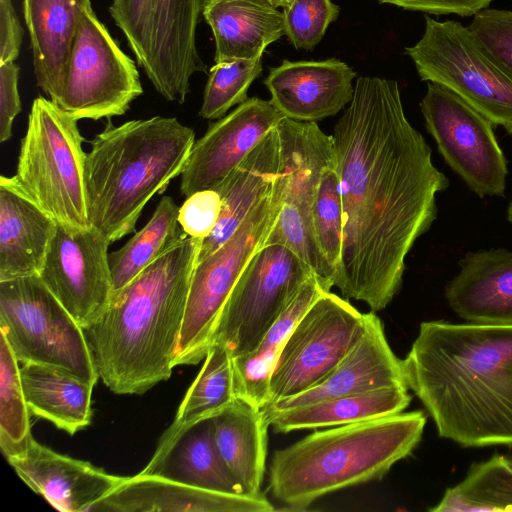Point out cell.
<instances>
[{"label":"cell","instance_id":"cell-1","mask_svg":"<svg viewBox=\"0 0 512 512\" xmlns=\"http://www.w3.org/2000/svg\"><path fill=\"white\" fill-rule=\"evenodd\" d=\"M333 139L343 209L335 286L380 311L398 293L406 256L436 219V195L449 180L408 121L393 79L357 78Z\"/></svg>","mask_w":512,"mask_h":512},{"label":"cell","instance_id":"cell-2","mask_svg":"<svg viewBox=\"0 0 512 512\" xmlns=\"http://www.w3.org/2000/svg\"><path fill=\"white\" fill-rule=\"evenodd\" d=\"M401 366L440 437L512 446V325L422 322Z\"/></svg>","mask_w":512,"mask_h":512},{"label":"cell","instance_id":"cell-3","mask_svg":"<svg viewBox=\"0 0 512 512\" xmlns=\"http://www.w3.org/2000/svg\"><path fill=\"white\" fill-rule=\"evenodd\" d=\"M202 240L186 237L122 289L84 329L99 378L115 394H143L172 373Z\"/></svg>","mask_w":512,"mask_h":512},{"label":"cell","instance_id":"cell-4","mask_svg":"<svg viewBox=\"0 0 512 512\" xmlns=\"http://www.w3.org/2000/svg\"><path fill=\"white\" fill-rule=\"evenodd\" d=\"M194 130L175 117L154 116L105 128L90 142L84 181L90 227L110 243L135 231L148 201L181 175Z\"/></svg>","mask_w":512,"mask_h":512},{"label":"cell","instance_id":"cell-5","mask_svg":"<svg viewBox=\"0 0 512 512\" xmlns=\"http://www.w3.org/2000/svg\"><path fill=\"white\" fill-rule=\"evenodd\" d=\"M426 424L422 411L401 412L315 431L276 450L269 465V490L290 509L383 478L412 453Z\"/></svg>","mask_w":512,"mask_h":512},{"label":"cell","instance_id":"cell-6","mask_svg":"<svg viewBox=\"0 0 512 512\" xmlns=\"http://www.w3.org/2000/svg\"><path fill=\"white\" fill-rule=\"evenodd\" d=\"M77 122L50 99L35 98L12 178L56 223L84 229L90 227L84 181L87 153Z\"/></svg>","mask_w":512,"mask_h":512},{"label":"cell","instance_id":"cell-7","mask_svg":"<svg viewBox=\"0 0 512 512\" xmlns=\"http://www.w3.org/2000/svg\"><path fill=\"white\" fill-rule=\"evenodd\" d=\"M285 190L286 178L280 170L272 190L251 209L235 233L196 263L173 368L195 365L207 355L220 312L246 265L265 245L283 206Z\"/></svg>","mask_w":512,"mask_h":512},{"label":"cell","instance_id":"cell-8","mask_svg":"<svg viewBox=\"0 0 512 512\" xmlns=\"http://www.w3.org/2000/svg\"><path fill=\"white\" fill-rule=\"evenodd\" d=\"M0 333L22 364L53 367L93 386L99 379L84 329L38 275L0 281Z\"/></svg>","mask_w":512,"mask_h":512},{"label":"cell","instance_id":"cell-9","mask_svg":"<svg viewBox=\"0 0 512 512\" xmlns=\"http://www.w3.org/2000/svg\"><path fill=\"white\" fill-rule=\"evenodd\" d=\"M422 81L447 87L512 136V75L467 26L425 16L420 40L406 47Z\"/></svg>","mask_w":512,"mask_h":512},{"label":"cell","instance_id":"cell-10","mask_svg":"<svg viewBox=\"0 0 512 512\" xmlns=\"http://www.w3.org/2000/svg\"><path fill=\"white\" fill-rule=\"evenodd\" d=\"M313 275L310 266L287 247L265 244L230 292L211 346L222 345L232 358L253 351Z\"/></svg>","mask_w":512,"mask_h":512},{"label":"cell","instance_id":"cell-11","mask_svg":"<svg viewBox=\"0 0 512 512\" xmlns=\"http://www.w3.org/2000/svg\"><path fill=\"white\" fill-rule=\"evenodd\" d=\"M142 93L135 61L93 8L84 10L54 104L77 120L111 119L125 114Z\"/></svg>","mask_w":512,"mask_h":512},{"label":"cell","instance_id":"cell-12","mask_svg":"<svg viewBox=\"0 0 512 512\" xmlns=\"http://www.w3.org/2000/svg\"><path fill=\"white\" fill-rule=\"evenodd\" d=\"M367 315L348 299L323 292L285 341L269 383L268 403L295 396L323 380L366 329Z\"/></svg>","mask_w":512,"mask_h":512},{"label":"cell","instance_id":"cell-13","mask_svg":"<svg viewBox=\"0 0 512 512\" xmlns=\"http://www.w3.org/2000/svg\"><path fill=\"white\" fill-rule=\"evenodd\" d=\"M425 127L446 164L480 198L504 197L507 160L495 125L447 87L427 82L420 102Z\"/></svg>","mask_w":512,"mask_h":512},{"label":"cell","instance_id":"cell-14","mask_svg":"<svg viewBox=\"0 0 512 512\" xmlns=\"http://www.w3.org/2000/svg\"><path fill=\"white\" fill-rule=\"evenodd\" d=\"M110 241L96 229L56 223L38 276L83 329L107 308L113 284Z\"/></svg>","mask_w":512,"mask_h":512},{"label":"cell","instance_id":"cell-15","mask_svg":"<svg viewBox=\"0 0 512 512\" xmlns=\"http://www.w3.org/2000/svg\"><path fill=\"white\" fill-rule=\"evenodd\" d=\"M204 1L153 0L139 67L167 101L183 104L193 75L207 72L196 44Z\"/></svg>","mask_w":512,"mask_h":512},{"label":"cell","instance_id":"cell-16","mask_svg":"<svg viewBox=\"0 0 512 512\" xmlns=\"http://www.w3.org/2000/svg\"><path fill=\"white\" fill-rule=\"evenodd\" d=\"M283 118L271 101L252 97L210 124L181 173L182 195L217 187Z\"/></svg>","mask_w":512,"mask_h":512},{"label":"cell","instance_id":"cell-17","mask_svg":"<svg viewBox=\"0 0 512 512\" xmlns=\"http://www.w3.org/2000/svg\"><path fill=\"white\" fill-rule=\"evenodd\" d=\"M0 446L17 475L59 511L90 512L125 479L59 454L38 443L31 433L19 443Z\"/></svg>","mask_w":512,"mask_h":512},{"label":"cell","instance_id":"cell-18","mask_svg":"<svg viewBox=\"0 0 512 512\" xmlns=\"http://www.w3.org/2000/svg\"><path fill=\"white\" fill-rule=\"evenodd\" d=\"M356 72L336 58L289 61L270 68L264 84L285 118L317 122L336 115L354 95Z\"/></svg>","mask_w":512,"mask_h":512},{"label":"cell","instance_id":"cell-19","mask_svg":"<svg viewBox=\"0 0 512 512\" xmlns=\"http://www.w3.org/2000/svg\"><path fill=\"white\" fill-rule=\"evenodd\" d=\"M275 507L261 495L208 490L158 475L138 473L125 477L90 512H272Z\"/></svg>","mask_w":512,"mask_h":512},{"label":"cell","instance_id":"cell-20","mask_svg":"<svg viewBox=\"0 0 512 512\" xmlns=\"http://www.w3.org/2000/svg\"><path fill=\"white\" fill-rule=\"evenodd\" d=\"M366 315L365 332L323 380L300 394L262 408L279 410L386 387H407L401 359L388 344L380 318L373 311Z\"/></svg>","mask_w":512,"mask_h":512},{"label":"cell","instance_id":"cell-21","mask_svg":"<svg viewBox=\"0 0 512 512\" xmlns=\"http://www.w3.org/2000/svg\"><path fill=\"white\" fill-rule=\"evenodd\" d=\"M447 283L449 307L468 323L512 325V250L468 252Z\"/></svg>","mask_w":512,"mask_h":512},{"label":"cell","instance_id":"cell-22","mask_svg":"<svg viewBox=\"0 0 512 512\" xmlns=\"http://www.w3.org/2000/svg\"><path fill=\"white\" fill-rule=\"evenodd\" d=\"M91 0H23L37 86L51 102L59 96L84 10Z\"/></svg>","mask_w":512,"mask_h":512},{"label":"cell","instance_id":"cell-23","mask_svg":"<svg viewBox=\"0 0 512 512\" xmlns=\"http://www.w3.org/2000/svg\"><path fill=\"white\" fill-rule=\"evenodd\" d=\"M56 222L16 185L0 177V281L38 275Z\"/></svg>","mask_w":512,"mask_h":512},{"label":"cell","instance_id":"cell-24","mask_svg":"<svg viewBox=\"0 0 512 512\" xmlns=\"http://www.w3.org/2000/svg\"><path fill=\"white\" fill-rule=\"evenodd\" d=\"M280 169V144L275 127L214 188L221 198V213L212 233L201 242L197 262L235 233L251 209L272 190Z\"/></svg>","mask_w":512,"mask_h":512},{"label":"cell","instance_id":"cell-25","mask_svg":"<svg viewBox=\"0 0 512 512\" xmlns=\"http://www.w3.org/2000/svg\"><path fill=\"white\" fill-rule=\"evenodd\" d=\"M202 17L214 37L215 62L262 57L284 35L283 13L264 0H205Z\"/></svg>","mask_w":512,"mask_h":512},{"label":"cell","instance_id":"cell-26","mask_svg":"<svg viewBox=\"0 0 512 512\" xmlns=\"http://www.w3.org/2000/svg\"><path fill=\"white\" fill-rule=\"evenodd\" d=\"M140 473L208 490L245 494L219 455L213 418L199 421L171 441L158 445Z\"/></svg>","mask_w":512,"mask_h":512},{"label":"cell","instance_id":"cell-27","mask_svg":"<svg viewBox=\"0 0 512 512\" xmlns=\"http://www.w3.org/2000/svg\"><path fill=\"white\" fill-rule=\"evenodd\" d=\"M214 438L227 469L247 495H261L269 424L262 408L236 398L213 417Z\"/></svg>","mask_w":512,"mask_h":512},{"label":"cell","instance_id":"cell-28","mask_svg":"<svg viewBox=\"0 0 512 512\" xmlns=\"http://www.w3.org/2000/svg\"><path fill=\"white\" fill-rule=\"evenodd\" d=\"M281 172L286 178L285 203L296 206L313 223L312 208L324 170L336 163L333 135L316 122L283 118L276 126Z\"/></svg>","mask_w":512,"mask_h":512},{"label":"cell","instance_id":"cell-29","mask_svg":"<svg viewBox=\"0 0 512 512\" xmlns=\"http://www.w3.org/2000/svg\"><path fill=\"white\" fill-rule=\"evenodd\" d=\"M410 401L408 387L392 386L291 408L262 409L274 432L288 433L301 429L341 426L401 413Z\"/></svg>","mask_w":512,"mask_h":512},{"label":"cell","instance_id":"cell-30","mask_svg":"<svg viewBox=\"0 0 512 512\" xmlns=\"http://www.w3.org/2000/svg\"><path fill=\"white\" fill-rule=\"evenodd\" d=\"M20 374L30 413L71 436L90 424L93 385L62 370L35 363L23 364Z\"/></svg>","mask_w":512,"mask_h":512},{"label":"cell","instance_id":"cell-31","mask_svg":"<svg viewBox=\"0 0 512 512\" xmlns=\"http://www.w3.org/2000/svg\"><path fill=\"white\" fill-rule=\"evenodd\" d=\"M325 291L313 275L265 333L257 347L247 354L232 358L237 398L259 408L266 405L271 375L285 341L305 311Z\"/></svg>","mask_w":512,"mask_h":512},{"label":"cell","instance_id":"cell-32","mask_svg":"<svg viewBox=\"0 0 512 512\" xmlns=\"http://www.w3.org/2000/svg\"><path fill=\"white\" fill-rule=\"evenodd\" d=\"M236 398L232 357L225 347L213 344L158 445L171 441L199 421L215 417Z\"/></svg>","mask_w":512,"mask_h":512},{"label":"cell","instance_id":"cell-33","mask_svg":"<svg viewBox=\"0 0 512 512\" xmlns=\"http://www.w3.org/2000/svg\"><path fill=\"white\" fill-rule=\"evenodd\" d=\"M179 208L170 196H163L148 223L124 246L109 254L113 293L188 237L178 221Z\"/></svg>","mask_w":512,"mask_h":512},{"label":"cell","instance_id":"cell-34","mask_svg":"<svg viewBox=\"0 0 512 512\" xmlns=\"http://www.w3.org/2000/svg\"><path fill=\"white\" fill-rule=\"evenodd\" d=\"M429 511H512V459L495 454L472 464L464 480L448 488Z\"/></svg>","mask_w":512,"mask_h":512},{"label":"cell","instance_id":"cell-35","mask_svg":"<svg viewBox=\"0 0 512 512\" xmlns=\"http://www.w3.org/2000/svg\"><path fill=\"white\" fill-rule=\"evenodd\" d=\"M262 69V57L215 62L209 70L199 116L218 120L246 101L248 89Z\"/></svg>","mask_w":512,"mask_h":512},{"label":"cell","instance_id":"cell-36","mask_svg":"<svg viewBox=\"0 0 512 512\" xmlns=\"http://www.w3.org/2000/svg\"><path fill=\"white\" fill-rule=\"evenodd\" d=\"M265 244L287 247L310 266L326 291L335 286L337 272L322 252L310 222L294 205L283 203Z\"/></svg>","mask_w":512,"mask_h":512},{"label":"cell","instance_id":"cell-37","mask_svg":"<svg viewBox=\"0 0 512 512\" xmlns=\"http://www.w3.org/2000/svg\"><path fill=\"white\" fill-rule=\"evenodd\" d=\"M18 363L0 333V444L19 443L31 433Z\"/></svg>","mask_w":512,"mask_h":512},{"label":"cell","instance_id":"cell-38","mask_svg":"<svg viewBox=\"0 0 512 512\" xmlns=\"http://www.w3.org/2000/svg\"><path fill=\"white\" fill-rule=\"evenodd\" d=\"M312 220L317 242L338 272L343 240V209L336 163L328 166L321 176L313 202Z\"/></svg>","mask_w":512,"mask_h":512},{"label":"cell","instance_id":"cell-39","mask_svg":"<svg viewBox=\"0 0 512 512\" xmlns=\"http://www.w3.org/2000/svg\"><path fill=\"white\" fill-rule=\"evenodd\" d=\"M284 35L297 50L310 51L340 13L332 0H292L283 8Z\"/></svg>","mask_w":512,"mask_h":512},{"label":"cell","instance_id":"cell-40","mask_svg":"<svg viewBox=\"0 0 512 512\" xmlns=\"http://www.w3.org/2000/svg\"><path fill=\"white\" fill-rule=\"evenodd\" d=\"M467 27L491 57L512 75V11L484 8Z\"/></svg>","mask_w":512,"mask_h":512},{"label":"cell","instance_id":"cell-41","mask_svg":"<svg viewBox=\"0 0 512 512\" xmlns=\"http://www.w3.org/2000/svg\"><path fill=\"white\" fill-rule=\"evenodd\" d=\"M153 0H112L109 13L139 65L144 57Z\"/></svg>","mask_w":512,"mask_h":512},{"label":"cell","instance_id":"cell-42","mask_svg":"<svg viewBox=\"0 0 512 512\" xmlns=\"http://www.w3.org/2000/svg\"><path fill=\"white\" fill-rule=\"evenodd\" d=\"M221 207V198L215 189L197 191L186 197L179 208V224L188 236L203 241L214 230Z\"/></svg>","mask_w":512,"mask_h":512},{"label":"cell","instance_id":"cell-43","mask_svg":"<svg viewBox=\"0 0 512 512\" xmlns=\"http://www.w3.org/2000/svg\"><path fill=\"white\" fill-rule=\"evenodd\" d=\"M20 68L15 62L0 65V142L12 136V126L21 111L18 90Z\"/></svg>","mask_w":512,"mask_h":512},{"label":"cell","instance_id":"cell-44","mask_svg":"<svg viewBox=\"0 0 512 512\" xmlns=\"http://www.w3.org/2000/svg\"><path fill=\"white\" fill-rule=\"evenodd\" d=\"M411 11L430 14H456L461 17L474 16L489 7L494 0H377Z\"/></svg>","mask_w":512,"mask_h":512},{"label":"cell","instance_id":"cell-45","mask_svg":"<svg viewBox=\"0 0 512 512\" xmlns=\"http://www.w3.org/2000/svg\"><path fill=\"white\" fill-rule=\"evenodd\" d=\"M23 40V28L12 0H0V65L15 62Z\"/></svg>","mask_w":512,"mask_h":512},{"label":"cell","instance_id":"cell-46","mask_svg":"<svg viewBox=\"0 0 512 512\" xmlns=\"http://www.w3.org/2000/svg\"><path fill=\"white\" fill-rule=\"evenodd\" d=\"M264 1L272 4L273 6H275L277 8H279V7L285 8L290 5L292 0H264Z\"/></svg>","mask_w":512,"mask_h":512},{"label":"cell","instance_id":"cell-47","mask_svg":"<svg viewBox=\"0 0 512 512\" xmlns=\"http://www.w3.org/2000/svg\"><path fill=\"white\" fill-rule=\"evenodd\" d=\"M507 219L512 224V201L507 208Z\"/></svg>","mask_w":512,"mask_h":512}]
</instances>
